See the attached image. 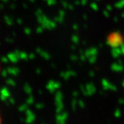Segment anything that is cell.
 I'll return each mask as SVG.
<instances>
[{"label": "cell", "instance_id": "2", "mask_svg": "<svg viewBox=\"0 0 124 124\" xmlns=\"http://www.w3.org/2000/svg\"><path fill=\"white\" fill-rule=\"evenodd\" d=\"M123 46H124V35H123Z\"/></svg>", "mask_w": 124, "mask_h": 124}, {"label": "cell", "instance_id": "1", "mask_svg": "<svg viewBox=\"0 0 124 124\" xmlns=\"http://www.w3.org/2000/svg\"><path fill=\"white\" fill-rule=\"evenodd\" d=\"M0 124H2V118L1 114H0Z\"/></svg>", "mask_w": 124, "mask_h": 124}]
</instances>
